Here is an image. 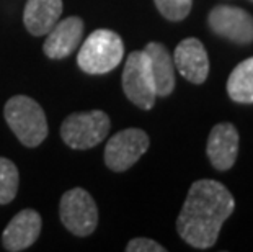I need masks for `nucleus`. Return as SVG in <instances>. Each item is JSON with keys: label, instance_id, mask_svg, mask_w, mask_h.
I'll return each instance as SVG.
<instances>
[{"label": "nucleus", "instance_id": "4468645a", "mask_svg": "<svg viewBox=\"0 0 253 252\" xmlns=\"http://www.w3.org/2000/svg\"><path fill=\"white\" fill-rule=\"evenodd\" d=\"M62 15V0H28L23 10V23L33 36H44Z\"/></svg>", "mask_w": 253, "mask_h": 252}, {"label": "nucleus", "instance_id": "ddd939ff", "mask_svg": "<svg viewBox=\"0 0 253 252\" xmlns=\"http://www.w3.org/2000/svg\"><path fill=\"white\" fill-rule=\"evenodd\" d=\"M144 52L147 54L150 64L155 94L159 97H167L175 89V64L169 50L162 43H149L144 48Z\"/></svg>", "mask_w": 253, "mask_h": 252}, {"label": "nucleus", "instance_id": "0eeeda50", "mask_svg": "<svg viewBox=\"0 0 253 252\" xmlns=\"http://www.w3.org/2000/svg\"><path fill=\"white\" fill-rule=\"evenodd\" d=\"M150 139L147 133L139 128H127L106 143L105 148V164L113 172H125L129 167H132L142 154L149 149Z\"/></svg>", "mask_w": 253, "mask_h": 252}, {"label": "nucleus", "instance_id": "f257e3e1", "mask_svg": "<svg viewBox=\"0 0 253 252\" xmlns=\"http://www.w3.org/2000/svg\"><path fill=\"white\" fill-rule=\"evenodd\" d=\"M234 208L235 200L227 187L211 179L196 180L176 219L180 238L196 249L212 248Z\"/></svg>", "mask_w": 253, "mask_h": 252}, {"label": "nucleus", "instance_id": "9b49d317", "mask_svg": "<svg viewBox=\"0 0 253 252\" xmlns=\"http://www.w3.org/2000/svg\"><path fill=\"white\" fill-rule=\"evenodd\" d=\"M173 64L188 82L203 84L208 79L209 57L206 48L198 38H186L176 46Z\"/></svg>", "mask_w": 253, "mask_h": 252}, {"label": "nucleus", "instance_id": "9d476101", "mask_svg": "<svg viewBox=\"0 0 253 252\" xmlns=\"http://www.w3.org/2000/svg\"><path fill=\"white\" fill-rule=\"evenodd\" d=\"M206 154L209 162L217 170H229L239 154V131L232 123H219L208 138Z\"/></svg>", "mask_w": 253, "mask_h": 252}, {"label": "nucleus", "instance_id": "dca6fc26", "mask_svg": "<svg viewBox=\"0 0 253 252\" xmlns=\"http://www.w3.org/2000/svg\"><path fill=\"white\" fill-rule=\"evenodd\" d=\"M20 174L10 159L0 157V205H8L15 200L18 192Z\"/></svg>", "mask_w": 253, "mask_h": 252}, {"label": "nucleus", "instance_id": "f3484780", "mask_svg": "<svg viewBox=\"0 0 253 252\" xmlns=\"http://www.w3.org/2000/svg\"><path fill=\"white\" fill-rule=\"evenodd\" d=\"M155 7L170 21H181L188 17L193 5V0H154Z\"/></svg>", "mask_w": 253, "mask_h": 252}, {"label": "nucleus", "instance_id": "20e7f679", "mask_svg": "<svg viewBox=\"0 0 253 252\" xmlns=\"http://www.w3.org/2000/svg\"><path fill=\"white\" fill-rule=\"evenodd\" d=\"M111 128L110 116L101 110L80 111L69 115L61 125V138L69 148L84 149L95 148L108 136Z\"/></svg>", "mask_w": 253, "mask_h": 252}, {"label": "nucleus", "instance_id": "1a4fd4ad", "mask_svg": "<svg viewBox=\"0 0 253 252\" xmlns=\"http://www.w3.org/2000/svg\"><path fill=\"white\" fill-rule=\"evenodd\" d=\"M41 223L42 219L40 213L31 208H26L15 214L2 233V244L5 251L18 252L33 246L40 238Z\"/></svg>", "mask_w": 253, "mask_h": 252}, {"label": "nucleus", "instance_id": "2eb2a0df", "mask_svg": "<svg viewBox=\"0 0 253 252\" xmlns=\"http://www.w3.org/2000/svg\"><path fill=\"white\" fill-rule=\"evenodd\" d=\"M227 94L237 103H253V57L237 64L230 72Z\"/></svg>", "mask_w": 253, "mask_h": 252}, {"label": "nucleus", "instance_id": "f8f14e48", "mask_svg": "<svg viewBox=\"0 0 253 252\" xmlns=\"http://www.w3.org/2000/svg\"><path fill=\"white\" fill-rule=\"evenodd\" d=\"M84 35V20L79 17H67L59 21L47 33L42 51L49 59H64L77 50Z\"/></svg>", "mask_w": 253, "mask_h": 252}, {"label": "nucleus", "instance_id": "a211bd4d", "mask_svg": "<svg viewBox=\"0 0 253 252\" xmlns=\"http://www.w3.org/2000/svg\"><path fill=\"white\" fill-rule=\"evenodd\" d=\"M126 251L127 252H165L167 249L152 239L136 238V239L129 241L127 246H126Z\"/></svg>", "mask_w": 253, "mask_h": 252}, {"label": "nucleus", "instance_id": "7ed1b4c3", "mask_svg": "<svg viewBox=\"0 0 253 252\" xmlns=\"http://www.w3.org/2000/svg\"><path fill=\"white\" fill-rule=\"evenodd\" d=\"M125 56L121 36L111 30L93 31L79 50L77 64L84 72L91 76L111 72L120 66Z\"/></svg>", "mask_w": 253, "mask_h": 252}, {"label": "nucleus", "instance_id": "423d86ee", "mask_svg": "<svg viewBox=\"0 0 253 252\" xmlns=\"http://www.w3.org/2000/svg\"><path fill=\"white\" fill-rule=\"evenodd\" d=\"M123 90L125 95L141 110H150L155 103V87L147 54L142 51H132L127 56L123 71Z\"/></svg>", "mask_w": 253, "mask_h": 252}, {"label": "nucleus", "instance_id": "f03ea898", "mask_svg": "<svg viewBox=\"0 0 253 252\" xmlns=\"http://www.w3.org/2000/svg\"><path fill=\"white\" fill-rule=\"evenodd\" d=\"M3 116L10 130L26 148H36L47 138V120L41 105L26 95H15L5 103Z\"/></svg>", "mask_w": 253, "mask_h": 252}, {"label": "nucleus", "instance_id": "6e6552de", "mask_svg": "<svg viewBox=\"0 0 253 252\" xmlns=\"http://www.w3.org/2000/svg\"><path fill=\"white\" fill-rule=\"evenodd\" d=\"M212 33L237 45H250L253 41V17L244 8L217 5L208 15Z\"/></svg>", "mask_w": 253, "mask_h": 252}, {"label": "nucleus", "instance_id": "39448f33", "mask_svg": "<svg viewBox=\"0 0 253 252\" xmlns=\"http://www.w3.org/2000/svg\"><path fill=\"white\" fill-rule=\"evenodd\" d=\"M59 216L69 231L80 238L90 236L98 224V208L87 190L71 189L61 197Z\"/></svg>", "mask_w": 253, "mask_h": 252}]
</instances>
